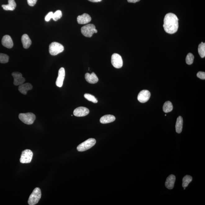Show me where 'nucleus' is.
Segmentation results:
<instances>
[{"instance_id":"obj_1","label":"nucleus","mask_w":205,"mask_h":205,"mask_svg":"<svg viewBox=\"0 0 205 205\" xmlns=\"http://www.w3.org/2000/svg\"><path fill=\"white\" fill-rule=\"evenodd\" d=\"M179 19L174 13H168L165 15L163 25L166 33L173 34L177 31L179 28Z\"/></svg>"},{"instance_id":"obj_31","label":"nucleus","mask_w":205,"mask_h":205,"mask_svg":"<svg viewBox=\"0 0 205 205\" xmlns=\"http://www.w3.org/2000/svg\"><path fill=\"white\" fill-rule=\"evenodd\" d=\"M37 0H27L29 5L30 6H35L37 2Z\"/></svg>"},{"instance_id":"obj_30","label":"nucleus","mask_w":205,"mask_h":205,"mask_svg":"<svg viewBox=\"0 0 205 205\" xmlns=\"http://www.w3.org/2000/svg\"><path fill=\"white\" fill-rule=\"evenodd\" d=\"M197 77L202 79H205V73L204 72H199L197 74Z\"/></svg>"},{"instance_id":"obj_18","label":"nucleus","mask_w":205,"mask_h":205,"mask_svg":"<svg viewBox=\"0 0 205 205\" xmlns=\"http://www.w3.org/2000/svg\"><path fill=\"white\" fill-rule=\"evenodd\" d=\"M116 120L114 116L112 115H106L102 117L100 119V122L103 124L112 123Z\"/></svg>"},{"instance_id":"obj_2","label":"nucleus","mask_w":205,"mask_h":205,"mask_svg":"<svg viewBox=\"0 0 205 205\" xmlns=\"http://www.w3.org/2000/svg\"><path fill=\"white\" fill-rule=\"evenodd\" d=\"M42 194L40 188H35L29 198L28 203L29 205L36 204L41 198Z\"/></svg>"},{"instance_id":"obj_32","label":"nucleus","mask_w":205,"mask_h":205,"mask_svg":"<svg viewBox=\"0 0 205 205\" xmlns=\"http://www.w3.org/2000/svg\"><path fill=\"white\" fill-rule=\"evenodd\" d=\"M140 1V0H127L128 2L134 3L138 2Z\"/></svg>"},{"instance_id":"obj_4","label":"nucleus","mask_w":205,"mask_h":205,"mask_svg":"<svg viewBox=\"0 0 205 205\" xmlns=\"http://www.w3.org/2000/svg\"><path fill=\"white\" fill-rule=\"evenodd\" d=\"M81 31L84 36L87 37H91L94 33H97V30L93 24H88L83 26L81 28Z\"/></svg>"},{"instance_id":"obj_7","label":"nucleus","mask_w":205,"mask_h":205,"mask_svg":"<svg viewBox=\"0 0 205 205\" xmlns=\"http://www.w3.org/2000/svg\"><path fill=\"white\" fill-rule=\"evenodd\" d=\"M33 152L29 149H26L22 152L20 162L21 163H29L31 162L33 159Z\"/></svg>"},{"instance_id":"obj_21","label":"nucleus","mask_w":205,"mask_h":205,"mask_svg":"<svg viewBox=\"0 0 205 205\" xmlns=\"http://www.w3.org/2000/svg\"><path fill=\"white\" fill-rule=\"evenodd\" d=\"M183 124V120L182 117L180 116L177 118L176 124V131L178 133H180L182 131Z\"/></svg>"},{"instance_id":"obj_26","label":"nucleus","mask_w":205,"mask_h":205,"mask_svg":"<svg viewBox=\"0 0 205 205\" xmlns=\"http://www.w3.org/2000/svg\"><path fill=\"white\" fill-rule=\"evenodd\" d=\"M194 56L192 53L188 54L186 58V62L188 65H191L194 62Z\"/></svg>"},{"instance_id":"obj_10","label":"nucleus","mask_w":205,"mask_h":205,"mask_svg":"<svg viewBox=\"0 0 205 205\" xmlns=\"http://www.w3.org/2000/svg\"><path fill=\"white\" fill-rule=\"evenodd\" d=\"M11 74L14 78L13 84L15 86H19L25 82V79L22 77V74L20 73L14 72L12 73Z\"/></svg>"},{"instance_id":"obj_25","label":"nucleus","mask_w":205,"mask_h":205,"mask_svg":"<svg viewBox=\"0 0 205 205\" xmlns=\"http://www.w3.org/2000/svg\"><path fill=\"white\" fill-rule=\"evenodd\" d=\"M9 56L6 54L0 53V63L2 64L7 63L8 62Z\"/></svg>"},{"instance_id":"obj_29","label":"nucleus","mask_w":205,"mask_h":205,"mask_svg":"<svg viewBox=\"0 0 205 205\" xmlns=\"http://www.w3.org/2000/svg\"><path fill=\"white\" fill-rule=\"evenodd\" d=\"M53 15V13L52 12H49L45 17V21H50V20L52 18Z\"/></svg>"},{"instance_id":"obj_11","label":"nucleus","mask_w":205,"mask_h":205,"mask_svg":"<svg viewBox=\"0 0 205 205\" xmlns=\"http://www.w3.org/2000/svg\"><path fill=\"white\" fill-rule=\"evenodd\" d=\"M89 113V110L88 108L84 107H79L74 111V114L77 117H83L87 116Z\"/></svg>"},{"instance_id":"obj_23","label":"nucleus","mask_w":205,"mask_h":205,"mask_svg":"<svg viewBox=\"0 0 205 205\" xmlns=\"http://www.w3.org/2000/svg\"><path fill=\"white\" fill-rule=\"evenodd\" d=\"M192 180V177L189 175H186L182 179V187L185 188L188 187L189 185Z\"/></svg>"},{"instance_id":"obj_28","label":"nucleus","mask_w":205,"mask_h":205,"mask_svg":"<svg viewBox=\"0 0 205 205\" xmlns=\"http://www.w3.org/2000/svg\"><path fill=\"white\" fill-rule=\"evenodd\" d=\"M62 13L60 11H57L55 13H53V16H52V19L54 21H57L62 17Z\"/></svg>"},{"instance_id":"obj_13","label":"nucleus","mask_w":205,"mask_h":205,"mask_svg":"<svg viewBox=\"0 0 205 205\" xmlns=\"http://www.w3.org/2000/svg\"><path fill=\"white\" fill-rule=\"evenodd\" d=\"M2 43L4 47L8 48H12L13 43L11 36L8 35H5L2 40Z\"/></svg>"},{"instance_id":"obj_27","label":"nucleus","mask_w":205,"mask_h":205,"mask_svg":"<svg viewBox=\"0 0 205 205\" xmlns=\"http://www.w3.org/2000/svg\"><path fill=\"white\" fill-rule=\"evenodd\" d=\"M84 96L88 100L91 101V102L94 103H97L98 102L96 98L92 95L86 94H84Z\"/></svg>"},{"instance_id":"obj_19","label":"nucleus","mask_w":205,"mask_h":205,"mask_svg":"<svg viewBox=\"0 0 205 205\" xmlns=\"http://www.w3.org/2000/svg\"><path fill=\"white\" fill-rule=\"evenodd\" d=\"M21 42L24 48L25 49L29 48L32 43L29 37L26 34H25L22 36Z\"/></svg>"},{"instance_id":"obj_6","label":"nucleus","mask_w":205,"mask_h":205,"mask_svg":"<svg viewBox=\"0 0 205 205\" xmlns=\"http://www.w3.org/2000/svg\"><path fill=\"white\" fill-rule=\"evenodd\" d=\"M64 50L63 46L56 42H52L49 46V52L50 55L52 56L57 55L63 51Z\"/></svg>"},{"instance_id":"obj_24","label":"nucleus","mask_w":205,"mask_h":205,"mask_svg":"<svg viewBox=\"0 0 205 205\" xmlns=\"http://www.w3.org/2000/svg\"><path fill=\"white\" fill-rule=\"evenodd\" d=\"M198 51L201 58H204L205 56V43L203 42L198 46Z\"/></svg>"},{"instance_id":"obj_3","label":"nucleus","mask_w":205,"mask_h":205,"mask_svg":"<svg viewBox=\"0 0 205 205\" xmlns=\"http://www.w3.org/2000/svg\"><path fill=\"white\" fill-rule=\"evenodd\" d=\"M19 118L24 123L27 125L33 124L35 121L36 117L32 113H21L19 115Z\"/></svg>"},{"instance_id":"obj_22","label":"nucleus","mask_w":205,"mask_h":205,"mask_svg":"<svg viewBox=\"0 0 205 205\" xmlns=\"http://www.w3.org/2000/svg\"><path fill=\"white\" fill-rule=\"evenodd\" d=\"M173 108L172 104L170 101H167L163 105V111L165 113H168L172 111Z\"/></svg>"},{"instance_id":"obj_8","label":"nucleus","mask_w":205,"mask_h":205,"mask_svg":"<svg viewBox=\"0 0 205 205\" xmlns=\"http://www.w3.org/2000/svg\"><path fill=\"white\" fill-rule=\"evenodd\" d=\"M111 63L114 67L120 69L123 67V60L121 56L118 54H113L111 56Z\"/></svg>"},{"instance_id":"obj_33","label":"nucleus","mask_w":205,"mask_h":205,"mask_svg":"<svg viewBox=\"0 0 205 205\" xmlns=\"http://www.w3.org/2000/svg\"><path fill=\"white\" fill-rule=\"evenodd\" d=\"M88 1L93 2H101L102 0H88Z\"/></svg>"},{"instance_id":"obj_15","label":"nucleus","mask_w":205,"mask_h":205,"mask_svg":"<svg viewBox=\"0 0 205 205\" xmlns=\"http://www.w3.org/2000/svg\"><path fill=\"white\" fill-rule=\"evenodd\" d=\"M85 77L86 80L87 82L92 84H96L99 81L98 78L94 72L92 73L91 74L86 73L85 76Z\"/></svg>"},{"instance_id":"obj_16","label":"nucleus","mask_w":205,"mask_h":205,"mask_svg":"<svg viewBox=\"0 0 205 205\" xmlns=\"http://www.w3.org/2000/svg\"><path fill=\"white\" fill-rule=\"evenodd\" d=\"M176 181L175 176L172 174L167 177L165 182L166 187L168 189H173Z\"/></svg>"},{"instance_id":"obj_17","label":"nucleus","mask_w":205,"mask_h":205,"mask_svg":"<svg viewBox=\"0 0 205 205\" xmlns=\"http://www.w3.org/2000/svg\"><path fill=\"white\" fill-rule=\"evenodd\" d=\"M33 86L29 83L22 84L19 85L18 87V90L22 94L26 95L28 91L33 89Z\"/></svg>"},{"instance_id":"obj_14","label":"nucleus","mask_w":205,"mask_h":205,"mask_svg":"<svg viewBox=\"0 0 205 205\" xmlns=\"http://www.w3.org/2000/svg\"><path fill=\"white\" fill-rule=\"evenodd\" d=\"M91 21V18L89 15L84 13L77 17V22L79 24H86Z\"/></svg>"},{"instance_id":"obj_9","label":"nucleus","mask_w":205,"mask_h":205,"mask_svg":"<svg viewBox=\"0 0 205 205\" xmlns=\"http://www.w3.org/2000/svg\"><path fill=\"white\" fill-rule=\"evenodd\" d=\"M151 96L149 91L146 90H144L140 91L138 96V100L141 103H146L148 101Z\"/></svg>"},{"instance_id":"obj_20","label":"nucleus","mask_w":205,"mask_h":205,"mask_svg":"<svg viewBox=\"0 0 205 205\" xmlns=\"http://www.w3.org/2000/svg\"><path fill=\"white\" fill-rule=\"evenodd\" d=\"M8 4L7 5H2L3 9L6 11H13L16 7V4L14 0H8Z\"/></svg>"},{"instance_id":"obj_5","label":"nucleus","mask_w":205,"mask_h":205,"mask_svg":"<svg viewBox=\"0 0 205 205\" xmlns=\"http://www.w3.org/2000/svg\"><path fill=\"white\" fill-rule=\"evenodd\" d=\"M96 140L94 138H90L81 143L77 147V150L79 152H84L92 148L96 145Z\"/></svg>"},{"instance_id":"obj_12","label":"nucleus","mask_w":205,"mask_h":205,"mask_svg":"<svg viewBox=\"0 0 205 205\" xmlns=\"http://www.w3.org/2000/svg\"><path fill=\"white\" fill-rule=\"evenodd\" d=\"M65 77V70L63 67L61 68L58 72V76L56 81V85L57 87H62Z\"/></svg>"}]
</instances>
